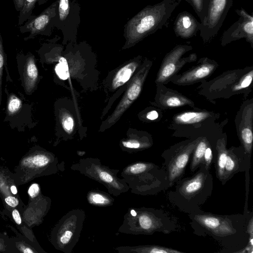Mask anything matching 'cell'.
Segmentation results:
<instances>
[{
  "label": "cell",
  "instance_id": "6da1fadb",
  "mask_svg": "<svg viewBox=\"0 0 253 253\" xmlns=\"http://www.w3.org/2000/svg\"><path fill=\"white\" fill-rule=\"evenodd\" d=\"M253 215L251 216V217ZM193 233L209 235L218 242L225 253H244L249 245L253 247V237L248 232L249 215H218L203 211L189 214Z\"/></svg>",
  "mask_w": 253,
  "mask_h": 253
},
{
  "label": "cell",
  "instance_id": "7a4b0ae2",
  "mask_svg": "<svg viewBox=\"0 0 253 253\" xmlns=\"http://www.w3.org/2000/svg\"><path fill=\"white\" fill-rule=\"evenodd\" d=\"M173 186L174 189L168 193L169 200L189 214L202 211L201 207L212 193L213 179L210 170L202 164L193 175L181 178Z\"/></svg>",
  "mask_w": 253,
  "mask_h": 253
},
{
  "label": "cell",
  "instance_id": "3957f363",
  "mask_svg": "<svg viewBox=\"0 0 253 253\" xmlns=\"http://www.w3.org/2000/svg\"><path fill=\"white\" fill-rule=\"evenodd\" d=\"M174 217L160 209L142 207L128 209L118 231L132 235L169 234L177 229Z\"/></svg>",
  "mask_w": 253,
  "mask_h": 253
},
{
  "label": "cell",
  "instance_id": "277c9868",
  "mask_svg": "<svg viewBox=\"0 0 253 253\" xmlns=\"http://www.w3.org/2000/svg\"><path fill=\"white\" fill-rule=\"evenodd\" d=\"M182 0H162L148 5L127 23L125 30L127 42L132 44L162 29Z\"/></svg>",
  "mask_w": 253,
  "mask_h": 253
},
{
  "label": "cell",
  "instance_id": "5b68a950",
  "mask_svg": "<svg viewBox=\"0 0 253 253\" xmlns=\"http://www.w3.org/2000/svg\"><path fill=\"white\" fill-rule=\"evenodd\" d=\"M121 177L135 194L155 195L170 187L164 168L151 162L129 164L123 169Z\"/></svg>",
  "mask_w": 253,
  "mask_h": 253
},
{
  "label": "cell",
  "instance_id": "8992f818",
  "mask_svg": "<svg viewBox=\"0 0 253 253\" xmlns=\"http://www.w3.org/2000/svg\"><path fill=\"white\" fill-rule=\"evenodd\" d=\"M58 159L50 152L33 148L24 155L13 173L14 181L18 186L35 178L56 173L60 169Z\"/></svg>",
  "mask_w": 253,
  "mask_h": 253
},
{
  "label": "cell",
  "instance_id": "52a82bcc",
  "mask_svg": "<svg viewBox=\"0 0 253 253\" xmlns=\"http://www.w3.org/2000/svg\"><path fill=\"white\" fill-rule=\"evenodd\" d=\"M85 219V212L81 209H73L66 213L51 231L52 246L64 253H71L79 241Z\"/></svg>",
  "mask_w": 253,
  "mask_h": 253
},
{
  "label": "cell",
  "instance_id": "ba28073f",
  "mask_svg": "<svg viewBox=\"0 0 253 253\" xmlns=\"http://www.w3.org/2000/svg\"><path fill=\"white\" fill-rule=\"evenodd\" d=\"M70 168L103 184L108 193L114 196H118L129 190L125 180L117 176L119 169H111L103 165L97 158L81 159L72 165Z\"/></svg>",
  "mask_w": 253,
  "mask_h": 253
},
{
  "label": "cell",
  "instance_id": "9c48e42d",
  "mask_svg": "<svg viewBox=\"0 0 253 253\" xmlns=\"http://www.w3.org/2000/svg\"><path fill=\"white\" fill-rule=\"evenodd\" d=\"M197 141L185 144L166 151L162 154L163 167L168 177L170 187L182 178Z\"/></svg>",
  "mask_w": 253,
  "mask_h": 253
},
{
  "label": "cell",
  "instance_id": "30bf717a",
  "mask_svg": "<svg viewBox=\"0 0 253 253\" xmlns=\"http://www.w3.org/2000/svg\"><path fill=\"white\" fill-rule=\"evenodd\" d=\"M233 0H208L205 17L200 22V36L205 42L214 38L221 27Z\"/></svg>",
  "mask_w": 253,
  "mask_h": 253
},
{
  "label": "cell",
  "instance_id": "8fae6325",
  "mask_svg": "<svg viewBox=\"0 0 253 253\" xmlns=\"http://www.w3.org/2000/svg\"><path fill=\"white\" fill-rule=\"evenodd\" d=\"M148 69L143 68L134 77L121 101L112 114L106 120L105 127L107 128L114 125L125 111L139 96Z\"/></svg>",
  "mask_w": 253,
  "mask_h": 253
},
{
  "label": "cell",
  "instance_id": "7c38bea8",
  "mask_svg": "<svg viewBox=\"0 0 253 253\" xmlns=\"http://www.w3.org/2000/svg\"><path fill=\"white\" fill-rule=\"evenodd\" d=\"M236 12L239 16V18L223 33L222 44H225L232 41L244 38L253 45V16L250 15L243 8L236 9Z\"/></svg>",
  "mask_w": 253,
  "mask_h": 253
},
{
  "label": "cell",
  "instance_id": "4fadbf2b",
  "mask_svg": "<svg viewBox=\"0 0 253 253\" xmlns=\"http://www.w3.org/2000/svg\"><path fill=\"white\" fill-rule=\"evenodd\" d=\"M50 205V199L42 194L36 198L29 200L27 206H25L21 211L24 221L31 228L40 224Z\"/></svg>",
  "mask_w": 253,
  "mask_h": 253
},
{
  "label": "cell",
  "instance_id": "5bb4252c",
  "mask_svg": "<svg viewBox=\"0 0 253 253\" xmlns=\"http://www.w3.org/2000/svg\"><path fill=\"white\" fill-rule=\"evenodd\" d=\"M251 155L244 148L238 150L234 149L227 150L224 168L222 185H224L233 176L241 172L249 171L250 169Z\"/></svg>",
  "mask_w": 253,
  "mask_h": 253
},
{
  "label": "cell",
  "instance_id": "9a60e30c",
  "mask_svg": "<svg viewBox=\"0 0 253 253\" xmlns=\"http://www.w3.org/2000/svg\"><path fill=\"white\" fill-rule=\"evenodd\" d=\"M200 22L188 11L179 13L174 23L173 30L177 37L189 39L200 31Z\"/></svg>",
  "mask_w": 253,
  "mask_h": 253
},
{
  "label": "cell",
  "instance_id": "2e32d148",
  "mask_svg": "<svg viewBox=\"0 0 253 253\" xmlns=\"http://www.w3.org/2000/svg\"><path fill=\"white\" fill-rule=\"evenodd\" d=\"M191 47L186 45H179L175 47L168 55L166 64L163 66L159 75V81H164L170 77L174 72L175 63L178 58Z\"/></svg>",
  "mask_w": 253,
  "mask_h": 253
},
{
  "label": "cell",
  "instance_id": "e0dca14e",
  "mask_svg": "<svg viewBox=\"0 0 253 253\" xmlns=\"http://www.w3.org/2000/svg\"><path fill=\"white\" fill-rule=\"evenodd\" d=\"M13 172L7 168H0V197L19 196Z\"/></svg>",
  "mask_w": 253,
  "mask_h": 253
},
{
  "label": "cell",
  "instance_id": "ac0fdd59",
  "mask_svg": "<svg viewBox=\"0 0 253 253\" xmlns=\"http://www.w3.org/2000/svg\"><path fill=\"white\" fill-rule=\"evenodd\" d=\"M115 250L119 253H182L172 248L159 245H139L136 246H120Z\"/></svg>",
  "mask_w": 253,
  "mask_h": 253
},
{
  "label": "cell",
  "instance_id": "d6986e66",
  "mask_svg": "<svg viewBox=\"0 0 253 253\" xmlns=\"http://www.w3.org/2000/svg\"><path fill=\"white\" fill-rule=\"evenodd\" d=\"M38 71L33 56L29 57L25 62L24 71V87L27 93H31L36 87Z\"/></svg>",
  "mask_w": 253,
  "mask_h": 253
},
{
  "label": "cell",
  "instance_id": "ffe728a7",
  "mask_svg": "<svg viewBox=\"0 0 253 253\" xmlns=\"http://www.w3.org/2000/svg\"><path fill=\"white\" fill-rule=\"evenodd\" d=\"M17 253H46L38 242H33L20 235L11 238Z\"/></svg>",
  "mask_w": 253,
  "mask_h": 253
},
{
  "label": "cell",
  "instance_id": "44dd1931",
  "mask_svg": "<svg viewBox=\"0 0 253 253\" xmlns=\"http://www.w3.org/2000/svg\"><path fill=\"white\" fill-rule=\"evenodd\" d=\"M138 66L136 61L131 62L119 69L112 82V87L117 89L128 82Z\"/></svg>",
  "mask_w": 253,
  "mask_h": 253
},
{
  "label": "cell",
  "instance_id": "7402d4cb",
  "mask_svg": "<svg viewBox=\"0 0 253 253\" xmlns=\"http://www.w3.org/2000/svg\"><path fill=\"white\" fill-rule=\"evenodd\" d=\"M86 199L89 204L99 207L112 206L114 202V199L109 193L98 190L89 191L87 194Z\"/></svg>",
  "mask_w": 253,
  "mask_h": 253
},
{
  "label": "cell",
  "instance_id": "603a6c76",
  "mask_svg": "<svg viewBox=\"0 0 253 253\" xmlns=\"http://www.w3.org/2000/svg\"><path fill=\"white\" fill-rule=\"evenodd\" d=\"M216 150L217 153L214 163L215 169V175L217 179H218L222 184L224 177V168L227 150L226 149L224 143L219 141L217 143Z\"/></svg>",
  "mask_w": 253,
  "mask_h": 253
},
{
  "label": "cell",
  "instance_id": "cb8c5ba5",
  "mask_svg": "<svg viewBox=\"0 0 253 253\" xmlns=\"http://www.w3.org/2000/svg\"><path fill=\"white\" fill-rule=\"evenodd\" d=\"M8 211L23 236L32 241L37 242L31 228L28 227L24 221L21 211L15 208L10 209Z\"/></svg>",
  "mask_w": 253,
  "mask_h": 253
},
{
  "label": "cell",
  "instance_id": "d4e9b609",
  "mask_svg": "<svg viewBox=\"0 0 253 253\" xmlns=\"http://www.w3.org/2000/svg\"><path fill=\"white\" fill-rule=\"evenodd\" d=\"M51 15V9L49 7L39 16L29 22L27 25V29L32 34L42 31L48 24Z\"/></svg>",
  "mask_w": 253,
  "mask_h": 253
},
{
  "label": "cell",
  "instance_id": "484cf974",
  "mask_svg": "<svg viewBox=\"0 0 253 253\" xmlns=\"http://www.w3.org/2000/svg\"><path fill=\"white\" fill-rule=\"evenodd\" d=\"M209 143L205 139L199 141L193 152L190 169L194 173L199 167L204 164V156Z\"/></svg>",
  "mask_w": 253,
  "mask_h": 253
},
{
  "label": "cell",
  "instance_id": "4316f807",
  "mask_svg": "<svg viewBox=\"0 0 253 253\" xmlns=\"http://www.w3.org/2000/svg\"><path fill=\"white\" fill-rule=\"evenodd\" d=\"M213 69V66L212 65H204L185 74L180 80V82H191L202 79L209 75Z\"/></svg>",
  "mask_w": 253,
  "mask_h": 253
},
{
  "label": "cell",
  "instance_id": "83f0119b",
  "mask_svg": "<svg viewBox=\"0 0 253 253\" xmlns=\"http://www.w3.org/2000/svg\"><path fill=\"white\" fill-rule=\"evenodd\" d=\"M208 116V114L204 112H185L178 115L176 121L180 124H189L199 122Z\"/></svg>",
  "mask_w": 253,
  "mask_h": 253
},
{
  "label": "cell",
  "instance_id": "f1b7e54d",
  "mask_svg": "<svg viewBox=\"0 0 253 253\" xmlns=\"http://www.w3.org/2000/svg\"><path fill=\"white\" fill-rule=\"evenodd\" d=\"M187 2L194 10L201 22L205 15L208 0H184Z\"/></svg>",
  "mask_w": 253,
  "mask_h": 253
},
{
  "label": "cell",
  "instance_id": "f546056e",
  "mask_svg": "<svg viewBox=\"0 0 253 253\" xmlns=\"http://www.w3.org/2000/svg\"><path fill=\"white\" fill-rule=\"evenodd\" d=\"M5 208L9 211L12 208H17L21 211L25 206L20 196H8L1 199Z\"/></svg>",
  "mask_w": 253,
  "mask_h": 253
},
{
  "label": "cell",
  "instance_id": "4dcf8cb0",
  "mask_svg": "<svg viewBox=\"0 0 253 253\" xmlns=\"http://www.w3.org/2000/svg\"><path fill=\"white\" fill-rule=\"evenodd\" d=\"M0 253H17L12 242L9 238L0 232Z\"/></svg>",
  "mask_w": 253,
  "mask_h": 253
},
{
  "label": "cell",
  "instance_id": "1f68e13d",
  "mask_svg": "<svg viewBox=\"0 0 253 253\" xmlns=\"http://www.w3.org/2000/svg\"><path fill=\"white\" fill-rule=\"evenodd\" d=\"M55 71L60 79L66 80L69 78V67L66 58L63 57L60 58L59 63L55 66Z\"/></svg>",
  "mask_w": 253,
  "mask_h": 253
},
{
  "label": "cell",
  "instance_id": "d6a6232c",
  "mask_svg": "<svg viewBox=\"0 0 253 253\" xmlns=\"http://www.w3.org/2000/svg\"><path fill=\"white\" fill-rule=\"evenodd\" d=\"M241 139L243 144V148L245 151L251 155L253 135L252 130L250 128H244L241 131Z\"/></svg>",
  "mask_w": 253,
  "mask_h": 253
},
{
  "label": "cell",
  "instance_id": "836d02e7",
  "mask_svg": "<svg viewBox=\"0 0 253 253\" xmlns=\"http://www.w3.org/2000/svg\"><path fill=\"white\" fill-rule=\"evenodd\" d=\"M122 145L126 149L138 150L145 148L149 146L148 143H142L136 139H129L122 141Z\"/></svg>",
  "mask_w": 253,
  "mask_h": 253
},
{
  "label": "cell",
  "instance_id": "e575fe53",
  "mask_svg": "<svg viewBox=\"0 0 253 253\" xmlns=\"http://www.w3.org/2000/svg\"><path fill=\"white\" fill-rule=\"evenodd\" d=\"M21 105V101L19 98L13 95H11L7 103V109L8 114L11 115L16 113Z\"/></svg>",
  "mask_w": 253,
  "mask_h": 253
},
{
  "label": "cell",
  "instance_id": "d590c367",
  "mask_svg": "<svg viewBox=\"0 0 253 253\" xmlns=\"http://www.w3.org/2000/svg\"><path fill=\"white\" fill-rule=\"evenodd\" d=\"M61 123L65 131L68 134H71L74 127V120L73 117L68 113H64L62 116Z\"/></svg>",
  "mask_w": 253,
  "mask_h": 253
},
{
  "label": "cell",
  "instance_id": "8d00e7d4",
  "mask_svg": "<svg viewBox=\"0 0 253 253\" xmlns=\"http://www.w3.org/2000/svg\"><path fill=\"white\" fill-rule=\"evenodd\" d=\"M209 144L207 146L204 156V164L206 168L210 170L211 165L215 162V156Z\"/></svg>",
  "mask_w": 253,
  "mask_h": 253
},
{
  "label": "cell",
  "instance_id": "74e56055",
  "mask_svg": "<svg viewBox=\"0 0 253 253\" xmlns=\"http://www.w3.org/2000/svg\"><path fill=\"white\" fill-rule=\"evenodd\" d=\"M70 10L69 0H60L59 3V18L61 21L67 17Z\"/></svg>",
  "mask_w": 253,
  "mask_h": 253
},
{
  "label": "cell",
  "instance_id": "f35d334b",
  "mask_svg": "<svg viewBox=\"0 0 253 253\" xmlns=\"http://www.w3.org/2000/svg\"><path fill=\"white\" fill-rule=\"evenodd\" d=\"M4 63V52L1 39L0 38V106L2 95V78Z\"/></svg>",
  "mask_w": 253,
  "mask_h": 253
},
{
  "label": "cell",
  "instance_id": "ab89813d",
  "mask_svg": "<svg viewBox=\"0 0 253 253\" xmlns=\"http://www.w3.org/2000/svg\"><path fill=\"white\" fill-rule=\"evenodd\" d=\"M41 194V188L38 183H34L29 187L28 190L29 200L36 198Z\"/></svg>",
  "mask_w": 253,
  "mask_h": 253
},
{
  "label": "cell",
  "instance_id": "60d3db41",
  "mask_svg": "<svg viewBox=\"0 0 253 253\" xmlns=\"http://www.w3.org/2000/svg\"><path fill=\"white\" fill-rule=\"evenodd\" d=\"M38 0H25L22 9L21 10L20 16L24 17L28 14L33 9Z\"/></svg>",
  "mask_w": 253,
  "mask_h": 253
},
{
  "label": "cell",
  "instance_id": "b9f144b4",
  "mask_svg": "<svg viewBox=\"0 0 253 253\" xmlns=\"http://www.w3.org/2000/svg\"><path fill=\"white\" fill-rule=\"evenodd\" d=\"M253 80V71H251V72L247 75L244 79L242 80V82L237 85H236L234 89L235 90H239L241 89H243L249 86L251 84Z\"/></svg>",
  "mask_w": 253,
  "mask_h": 253
},
{
  "label": "cell",
  "instance_id": "7bdbcfd3",
  "mask_svg": "<svg viewBox=\"0 0 253 253\" xmlns=\"http://www.w3.org/2000/svg\"><path fill=\"white\" fill-rule=\"evenodd\" d=\"M167 106L169 107H177L183 104L182 100L178 97L172 96L169 98L166 102Z\"/></svg>",
  "mask_w": 253,
  "mask_h": 253
},
{
  "label": "cell",
  "instance_id": "ee69618b",
  "mask_svg": "<svg viewBox=\"0 0 253 253\" xmlns=\"http://www.w3.org/2000/svg\"><path fill=\"white\" fill-rule=\"evenodd\" d=\"M146 117L149 120H154L158 118V114L156 111H151L147 113Z\"/></svg>",
  "mask_w": 253,
  "mask_h": 253
},
{
  "label": "cell",
  "instance_id": "f6af8a7d",
  "mask_svg": "<svg viewBox=\"0 0 253 253\" xmlns=\"http://www.w3.org/2000/svg\"><path fill=\"white\" fill-rule=\"evenodd\" d=\"M25 0H14L15 7L17 10H21L23 7Z\"/></svg>",
  "mask_w": 253,
  "mask_h": 253
}]
</instances>
